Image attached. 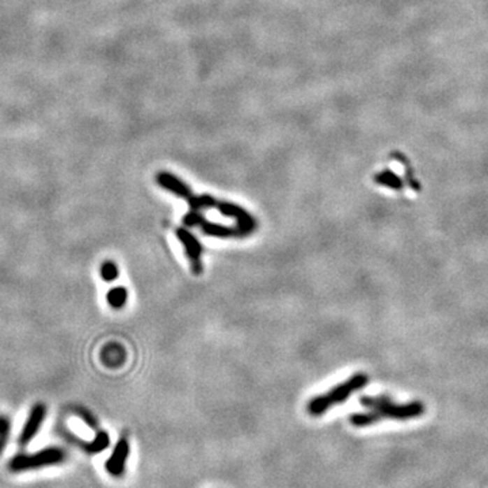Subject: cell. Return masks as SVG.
Listing matches in <instances>:
<instances>
[{
  "label": "cell",
  "instance_id": "8992f818",
  "mask_svg": "<svg viewBox=\"0 0 488 488\" xmlns=\"http://www.w3.org/2000/svg\"><path fill=\"white\" fill-rule=\"evenodd\" d=\"M46 418V407L43 403H37L31 407L29 418L23 426L21 436H20V444L27 445L30 441H33V438L37 436L38 430L41 429V424L44 423Z\"/></svg>",
  "mask_w": 488,
  "mask_h": 488
},
{
  "label": "cell",
  "instance_id": "5b68a950",
  "mask_svg": "<svg viewBox=\"0 0 488 488\" xmlns=\"http://www.w3.org/2000/svg\"><path fill=\"white\" fill-rule=\"evenodd\" d=\"M178 241L183 245L185 254L190 262L192 270L196 275H200L203 270L202 262H201V255H202V245L200 241L185 227H179L177 231Z\"/></svg>",
  "mask_w": 488,
  "mask_h": 488
},
{
  "label": "cell",
  "instance_id": "52a82bcc",
  "mask_svg": "<svg viewBox=\"0 0 488 488\" xmlns=\"http://www.w3.org/2000/svg\"><path fill=\"white\" fill-rule=\"evenodd\" d=\"M129 452H131V445L128 443V440L121 438L115 445L109 460L105 464L108 473H110L111 476H114V478L124 476L127 461L129 457Z\"/></svg>",
  "mask_w": 488,
  "mask_h": 488
},
{
  "label": "cell",
  "instance_id": "ba28073f",
  "mask_svg": "<svg viewBox=\"0 0 488 488\" xmlns=\"http://www.w3.org/2000/svg\"><path fill=\"white\" fill-rule=\"evenodd\" d=\"M156 180H157L159 186H162L167 192L175 194L179 199L187 200L193 194L190 187L186 183H183L179 178L170 174V173H159L156 177Z\"/></svg>",
  "mask_w": 488,
  "mask_h": 488
},
{
  "label": "cell",
  "instance_id": "4fadbf2b",
  "mask_svg": "<svg viewBox=\"0 0 488 488\" xmlns=\"http://www.w3.org/2000/svg\"><path fill=\"white\" fill-rule=\"evenodd\" d=\"M10 431H11V422L7 417L0 415V454L4 452L7 446Z\"/></svg>",
  "mask_w": 488,
  "mask_h": 488
},
{
  "label": "cell",
  "instance_id": "9c48e42d",
  "mask_svg": "<svg viewBox=\"0 0 488 488\" xmlns=\"http://www.w3.org/2000/svg\"><path fill=\"white\" fill-rule=\"evenodd\" d=\"M101 361L106 368H111V369L120 368L127 361V350L120 343L111 342L102 349Z\"/></svg>",
  "mask_w": 488,
  "mask_h": 488
},
{
  "label": "cell",
  "instance_id": "7c38bea8",
  "mask_svg": "<svg viewBox=\"0 0 488 488\" xmlns=\"http://www.w3.org/2000/svg\"><path fill=\"white\" fill-rule=\"evenodd\" d=\"M378 422H380L378 415L371 410H368L365 412H355L350 417V423L354 427H368V426L376 424Z\"/></svg>",
  "mask_w": 488,
  "mask_h": 488
},
{
  "label": "cell",
  "instance_id": "30bf717a",
  "mask_svg": "<svg viewBox=\"0 0 488 488\" xmlns=\"http://www.w3.org/2000/svg\"><path fill=\"white\" fill-rule=\"evenodd\" d=\"M110 445V437L106 431L103 430H99L94 440L89 441V443H83V449L89 453V454H98V453H102L103 450H106Z\"/></svg>",
  "mask_w": 488,
  "mask_h": 488
},
{
  "label": "cell",
  "instance_id": "8fae6325",
  "mask_svg": "<svg viewBox=\"0 0 488 488\" xmlns=\"http://www.w3.org/2000/svg\"><path fill=\"white\" fill-rule=\"evenodd\" d=\"M106 301L114 310H121L128 301V290L124 287H115L110 289L106 294Z\"/></svg>",
  "mask_w": 488,
  "mask_h": 488
},
{
  "label": "cell",
  "instance_id": "6da1fadb",
  "mask_svg": "<svg viewBox=\"0 0 488 488\" xmlns=\"http://www.w3.org/2000/svg\"><path fill=\"white\" fill-rule=\"evenodd\" d=\"M368 382V378L364 373H357L354 376L347 378L339 385L333 387L327 394L312 398L307 406V410L312 417H322L331 407L336 404H342L345 400L349 399L355 391L364 388Z\"/></svg>",
  "mask_w": 488,
  "mask_h": 488
},
{
  "label": "cell",
  "instance_id": "7a4b0ae2",
  "mask_svg": "<svg viewBox=\"0 0 488 488\" xmlns=\"http://www.w3.org/2000/svg\"><path fill=\"white\" fill-rule=\"evenodd\" d=\"M361 404L364 407H366L368 410L373 411L378 415L380 421L384 418H391V419H398V421L411 419V418L419 417L423 411V407L419 403L399 406V404H395L391 400L382 398V396H380V398L364 396V398H361Z\"/></svg>",
  "mask_w": 488,
  "mask_h": 488
},
{
  "label": "cell",
  "instance_id": "9a60e30c",
  "mask_svg": "<svg viewBox=\"0 0 488 488\" xmlns=\"http://www.w3.org/2000/svg\"><path fill=\"white\" fill-rule=\"evenodd\" d=\"M118 274H120V271H118V267H117V265L115 264H113V262H105L102 266H101V277L106 281V282H111V281H114V280H117L118 278Z\"/></svg>",
  "mask_w": 488,
  "mask_h": 488
},
{
  "label": "cell",
  "instance_id": "277c9868",
  "mask_svg": "<svg viewBox=\"0 0 488 488\" xmlns=\"http://www.w3.org/2000/svg\"><path fill=\"white\" fill-rule=\"evenodd\" d=\"M215 209L219 210L224 216L235 219L236 227L239 228L242 238L251 235L257 229V220L254 219V216L250 215L244 208L236 203L217 200Z\"/></svg>",
  "mask_w": 488,
  "mask_h": 488
},
{
  "label": "cell",
  "instance_id": "5bb4252c",
  "mask_svg": "<svg viewBox=\"0 0 488 488\" xmlns=\"http://www.w3.org/2000/svg\"><path fill=\"white\" fill-rule=\"evenodd\" d=\"M376 182L381 183L384 186H389L392 189H400L401 187V180L396 177L392 171H384L381 174L376 175Z\"/></svg>",
  "mask_w": 488,
  "mask_h": 488
},
{
  "label": "cell",
  "instance_id": "3957f363",
  "mask_svg": "<svg viewBox=\"0 0 488 488\" xmlns=\"http://www.w3.org/2000/svg\"><path fill=\"white\" fill-rule=\"evenodd\" d=\"M66 461V453L60 447H46L33 454H17L11 459L8 469L14 473L57 466Z\"/></svg>",
  "mask_w": 488,
  "mask_h": 488
},
{
  "label": "cell",
  "instance_id": "2e32d148",
  "mask_svg": "<svg viewBox=\"0 0 488 488\" xmlns=\"http://www.w3.org/2000/svg\"><path fill=\"white\" fill-rule=\"evenodd\" d=\"M75 414L91 429H98V422L95 419V417L89 412V410H86V408H76Z\"/></svg>",
  "mask_w": 488,
  "mask_h": 488
}]
</instances>
